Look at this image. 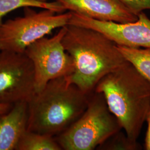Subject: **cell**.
Listing matches in <instances>:
<instances>
[{"instance_id":"cell-15","label":"cell","mask_w":150,"mask_h":150,"mask_svg":"<svg viewBox=\"0 0 150 150\" xmlns=\"http://www.w3.org/2000/svg\"><path fill=\"white\" fill-rule=\"evenodd\" d=\"M134 14L138 16L146 10H150V0H118Z\"/></svg>"},{"instance_id":"cell-12","label":"cell","mask_w":150,"mask_h":150,"mask_svg":"<svg viewBox=\"0 0 150 150\" xmlns=\"http://www.w3.org/2000/svg\"><path fill=\"white\" fill-rule=\"evenodd\" d=\"M39 8L52 10L57 12L66 11L59 2L53 1L40 2L35 0H0V27L3 24V18L12 11L20 8Z\"/></svg>"},{"instance_id":"cell-9","label":"cell","mask_w":150,"mask_h":150,"mask_svg":"<svg viewBox=\"0 0 150 150\" xmlns=\"http://www.w3.org/2000/svg\"><path fill=\"white\" fill-rule=\"evenodd\" d=\"M66 11L102 21L127 23L136 21L138 16L118 0H54Z\"/></svg>"},{"instance_id":"cell-10","label":"cell","mask_w":150,"mask_h":150,"mask_svg":"<svg viewBox=\"0 0 150 150\" xmlns=\"http://www.w3.org/2000/svg\"><path fill=\"white\" fill-rule=\"evenodd\" d=\"M28 103L19 102L7 112L0 113V150H16L27 130Z\"/></svg>"},{"instance_id":"cell-6","label":"cell","mask_w":150,"mask_h":150,"mask_svg":"<svg viewBox=\"0 0 150 150\" xmlns=\"http://www.w3.org/2000/svg\"><path fill=\"white\" fill-rule=\"evenodd\" d=\"M66 31V26L60 28L54 36L38 40L25 51L33 66L35 92L41 91L50 81L69 77L74 72V60L62 43Z\"/></svg>"},{"instance_id":"cell-17","label":"cell","mask_w":150,"mask_h":150,"mask_svg":"<svg viewBox=\"0 0 150 150\" xmlns=\"http://www.w3.org/2000/svg\"><path fill=\"white\" fill-rule=\"evenodd\" d=\"M12 104H0V113H5L9 111L12 107Z\"/></svg>"},{"instance_id":"cell-11","label":"cell","mask_w":150,"mask_h":150,"mask_svg":"<svg viewBox=\"0 0 150 150\" xmlns=\"http://www.w3.org/2000/svg\"><path fill=\"white\" fill-rule=\"evenodd\" d=\"M55 137L27 130L22 134L16 150H61Z\"/></svg>"},{"instance_id":"cell-8","label":"cell","mask_w":150,"mask_h":150,"mask_svg":"<svg viewBox=\"0 0 150 150\" xmlns=\"http://www.w3.org/2000/svg\"><path fill=\"white\" fill-rule=\"evenodd\" d=\"M69 25L95 30L117 45L134 48H150V19L142 12L136 21L127 23L102 21L72 12Z\"/></svg>"},{"instance_id":"cell-3","label":"cell","mask_w":150,"mask_h":150,"mask_svg":"<svg viewBox=\"0 0 150 150\" xmlns=\"http://www.w3.org/2000/svg\"><path fill=\"white\" fill-rule=\"evenodd\" d=\"M91 94L66 77L50 81L27 102V130L54 137L61 134L86 110Z\"/></svg>"},{"instance_id":"cell-7","label":"cell","mask_w":150,"mask_h":150,"mask_svg":"<svg viewBox=\"0 0 150 150\" xmlns=\"http://www.w3.org/2000/svg\"><path fill=\"white\" fill-rule=\"evenodd\" d=\"M35 93L34 69L27 55L0 51V104L27 102Z\"/></svg>"},{"instance_id":"cell-2","label":"cell","mask_w":150,"mask_h":150,"mask_svg":"<svg viewBox=\"0 0 150 150\" xmlns=\"http://www.w3.org/2000/svg\"><path fill=\"white\" fill-rule=\"evenodd\" d=\"M129 139L137 141L150 108V82L129 62L105 76L95 90Z\"/></svg>"},{"instance_id":"cell-1","label":"cell","mask_w":150,"mask_h":150,"mask_svg":"<svg viewBox=\"0 0 150 150\" xmlns=\"http://www.w3.org/2000/svg\"><path fill=\"white\" fill-rule=\"evenodd\" d=\"M62 43L75 64L66 78L88 94L105 76L128 62L116 43L93 29L68 25Z\"/></svg>"},{"instance_id":"cell-18","label":"cell","mask_w":150,"mask_h":150,"mask_svg":"<svg viewBox=\"0 0 150 150\" xmlns=\"http://www.w3.org/2000/svg\"><path fill=\"white\" fill-rule=\"evenodd\" d=\"M35 1H40V2H48L49 1V0H35Z\"/></svg>"},{"instance_id":"cell-16","label":"cell","mask_w":150,"mask_h":150,"mask_svg":"<svg viewBox=\"0 0 150 150\" xmlns=\"http://www.w3.org/2000/svg\"><path fill=\"white\" fill-rule=\"evenodd\" d=\"M146 121L147 123V129L145 141V150H150V108L147 115Z\"/></svg>"},{"instance_id":"cell-4","label":"cell","mask_w":150,"mask_h":150,"mask_svg":"<svg viewBox=\"0 0 150 150\" xmlns=\"http://www.w3.org/2000/svg\"><path fill=\"white\" fill-rule=\"evenodd\" d=\"M122 129L102 94L94 91L84 112L55 138L62 150H95Z\"/></svg>"},{"instance_id":"cell-13","label":"cell","mask_w":150,"mask_h":150,"mask_svg":"<svg viewBox=\"0 0 150 150\" xmlns=\"http://www.w3.org/2000/svg\"><path fill=\"white\" fill-rule=\"evenodd\" d=\"M117 47L127 61L150 82V48Z\"/></svg>"},{"instance_id":"cell-5","label":"cell","mask_w":150,"mask_h":150,"mask_svg":"<svg viewBox=\"0 0 150 150\" xmlns=\"http://www.w3.org/2000/svg\"><path fill=\"white\" fill-rule=\"evenodd\" d=\"M72 13L24 8V15L4 22L0 27V51L25 53L36 41L69 25Z\"/></svg>"},{"instance_id":"cell-14","label":"cell","mask_w":150,"mask_h":150,"mask_svg":"<svg viewBox=\"0 0 150 150\" xmlns=\"http://www.w3.org/2000/svg\"><path fill=\"white\" fill-rule=\"evenodd\" d=\"M141 147L137 141L129 139L126 133L121 130L112 135L97 149L98 150H136Z\"/></svg>"}]
</instances>
